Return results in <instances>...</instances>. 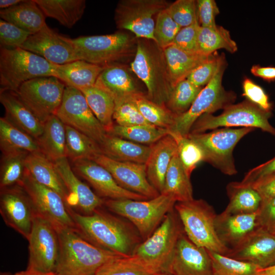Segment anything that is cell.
Returning <instances> with one entry per match:
<instances>
[{"label": "cell", "instance_id": "1", "mask_svg": "<svg viewBox=\"0 0 275 275\" xmlns=\"http://www.w3.org/2000/svg\"><path fill=\"white\" fill-rule=\"evenodd\" d=\"M79 234L103 249L122 255L132 256L143 241L135 227L120 216L102 210L85 215L69 208Z\"/></svg>", "mask_w": 275, "mask_h": 275}, {"label": "cell", "instance_id": "2", "mask_svg": "<svg viewBox=\"0 0 275 275\" xmlns=\"http://www.w3.org/2000/svg\"><path fill=\"white\" fill-rule=\"evenodd\" d=\"M57 232L59 253L54 271L59 275H94L105 263L126 257L97 246L77 231L63 229Z\"/></svg>", "mask_w": 275, "mask_h": 275}, {"label": "cell", "instance_id": "3", "mask_svg": "<svg viewBox=\"0 0 275 275\" xmlns=\"http://www.w3.org/2000/svg\"><path fill=\"white\" fill-rule=\"evenodd\" d=\"M130 69L145 85L149 99L162 105L167 102L173 87L163 49L154 41L138 38Z\"/></svg>", "mask_w": 275, "mask_h": 275}, {"label": "cell", "instance_id": "4", "mask_svg": "<svg viewBox=\"0 0 275 275\" xmlns=\"http://www.w3.org/2000/svg\"><path fill=\"white\" fill-rule=\"evenodd\" d=\"M176 211L187 237L197 246L227 255L230 249L220 240L215 222L217 214L213 208L203 199L177 202Z\"/></svg>", "mask_w": 275, "mask_h": 275}, {"label": "cell", "instance_id": "5", "mask_svg": "<svg viewBox=\"0 0 275 275\" xmlns=\"http://www.w3.org/2000/svg\"><path fill=\"white\" fill-rule=\"evenodd\" d=\"M176 201L172 197L160 194L144 200H104L108 210L126 219L136 229L143 240L150 236L166 215L174 209Z\"/></svg>", "mask_w": 275, "mask_h": 275}, {"label": "cell", "instance_id": "6", "mask_svg": "<svg viewBox=\"0 0 275 275\" xmlns=\"http://www.w3.org/2000/svg\"><path fill=\"white\" fill-rule=\"evenodd\" d=\"M56 64L20 47L0 49L1 91L16 92L31 79L54 76Z\"/></svg>", "mask_w": 275, "mask_h": 275}, {"label": "cell", "instance_id": "7", "mask_svg": "<svg viewBox=\"0 0 275 275\" xmlns=\"http://www.w3.org/2000/svg\"><path fill=\"white\" fill-rule=\"evenodd\" d=\"M183 230L175 209L170 211L152 235L143 240L132 255L158 272H168L180 233Z\"/></svg>", "mask_w": 275, "mask_h": 275}, {"label": "cell", "instance_id": "8", "mask_svg": "<svg viewBox=\"0 0 275 275\" xmlns=\"http://www.w3.org/2000/svg\"><path fill=\"white\" fill-rule=\"evenodd\" d=\"M270 113L249 100L231 104L219 115L204 114L192 126L189 133H204L222 127L259 128L275 135V128L269 123Z\"/></svg>", "mask_w": 275, "mask_h": 275}, {"label": "cell", "instance_id": "9", "mask_svg": "<svg viewBox=\"0 0 275 275\" xmlns=\"http://www.w3.org/2000/svg\"><path fill=\"white\" fill-rule=\"evenodd\" d=\"M80 60L105 66L132 54L136 43L124 32L72 39Z\"/></svg>", "mask_w": 275, "mask_h": 275}, {"label": "cell", "instance_id": "10", "mask_svg": "<svg viewBox=\"0 0 275 275\" xmlns=\"http://www.w3.org/2000/svg\"><path fill=\"white\" fill-rule=\"evenodd\" d=\"M253 128H223L209 132L189 133L187 136L196 142L204 153V161L220 171L232 176L237 173L233 156L235 147Z\"/></svg>", "mask_w": 275, "mask_h": 275}, {"label": "cell", "instance_id": "11", "mask_svg": "<svg viewBox=\"0 0 275 275\" xmlns=\"http://www.w3.org/2000/svg\"><path fill=\"white\" fill-rule=\"evenodd\" d=\"M226 67L224 62L210 81L202 90L185 113L175 115L174 124L169 130L187 136L196 120L204 114H212L232 104L235 94L225 90L222 78Z\"/></svg>", "mask_w": 275, "mask_h": 275}, {"label": "cell", "instance_id": "12", "mask_svg": "<svg viewBox=\"0 0 275 275\" xmlns=\"http://www.w3.org/2000/svg\"><path fill=\"white\" fill-rule=\"evenodd\" d=\"M18 184L28 194L36 215L49 222L57 231L71 229L78 232L70 214L69 207L58 193L37 182L26 169Z\"/></svg>", "mask_w": 275, "mask_h": 275}, {"label": "cell", "instance_id": "13", "mask_svg": "<svg viewBox=\"0 0 275 275\" xmlns=\"http://www.w3.org/2000/svg\"><path fill=\"white\" fill-rule=\"evenodd\" d=\"M66 85L54 76L35 78L22 84L16 94L35 116L44 124L56 115Z\"/></svg>", "mask_w": 275, "mask_h": 275}, {"label": "cell", "instance_id": "14", "mask_svg": "<svg viewBox=\"0 0 275 275\" xmlns=\"http://www.w3.org/2000/svg\"><path fill=\"white\" fill-rule=\"evenodd\" d=\"M169 5L164 0H121L115 10L116 27L134 34L136 38L155 41L154 16Z\"/></svg>", "mask_w": 275, "mask_h": 275}, {"label": "cell", "instance_id": "15", "mask_svg": "<svg viewBox=\"0 0 275 275\" xmlns=\"http://www.w3.org/2000/svg\"><path fill=\"white\" fill-rule=\"evenodd\" d=\"M56 115L65 125L86 134L99 145L108 134L92 112L81 91L76 88L66 86Z\"/></svg>", "mask_w": 275, "mask_h": 275}, {"label": "cell", "instance_id": "16", "mask_svg": "<svg viewBox=\"0 0 275 275\" xmlns=\"http://www.w3.org/2000/svg\"><path fill=\"white\" fill-rule=\"evenodd\" d=\"M26 269L54 271L59 253L58 234L47 221L36 215L29 238Z\"/></svg>", "mask_w": 275, "mask_h": 275}, {"label": "cell", "instance_id": "17", "mask_svg": "<svg viewBox=\"0 0 275 275\" xmlns=\"http://www.w3.org/2000/svg\"><path fill=\"white\" fill-rule=\"evenodd\" d=\"M0 213L7 225L29 239L36 213L21 186L16 184L1 189Z\"/></svg>", "mask_w": 275, "mask_h": 275}, {"label": "cell", "instance_id": "18", "mask_svg": "<svg viewBox=\"0 0 275 275\" xmlns=\"http://www.w3.org/2000/svg\"><path fill=\"white\" fill-rule=\"evenodd\" d=\"M20 48L56 65L79 60L72 39L58 34L47 24L38 32L31 34Z\"/></svg>", "mask_w": 275, "mask_h": 275}, {"label": "cell", "instance_id": "19", "mask_svg": "<svg viewBox=\"0 0 275 275\" xmlns=\"http://www.w3.org/2000/svg\"><path fill=\"white\" fill-rule=\"evenodd\" d=\"M167 272L172 275H215L208 250L194 243L184 230L178 238Z\"/></svg>", "mask_w": 275, "mask_h": 275}, {"label": "cell", "instance_id": "20", "mask_svg": "<svg viewBox=\"0 0 275 275\" xmlns=\"http://www.w3.org/2000/svg\"><path fill=\"white\" fill-rule=\"evenodd\" d=\"M105 168L122 187L152 199L160 194L150 183L145 164L120 161L100 154L93 160Z\"/></svg>", "mask_w": 275, "mask_h": 275}, {"label": "cell", "instance_id": "21", "mask_svg": "<svg viewBox=\"0 0 275 275\" xmlns=\"http://www.w3.org/2000/svg\"><path fill=\"white\" fill-rule=\"evenodd\" d=\"M72 168L75 173L92 186L101 198L111 200L149 199L120 186L109 171L94 160L81 159L74 161L72 162Z\"/></svg>", "mask_w": 275, "mask_h": 275}, {"label": "cell", "instance_id": "22", "mask_svg": "<svg viewBox=\"0 0 275 275\" xmlns=\"http://www.w3.org/2000/svg\"><path fill=\"white\" fill-rule=\"evenodd\" d=\"M265 268L275 265V235L259 227L226 255Z\"/></svg>", "mask_w": 275, "mask_h": 275}, {"label": "cell", "instance_id": "23", "mask_svg": "<svg viewBox=\"0 0 275 275\" xmlns=\"http://www.w3.org/2000/svg\"><path fill=\"white\" fill-rule=\"evenodd\" d=\"M54 163L69 194L68 207H75L81 214L89 215L104 205V200L75 175L66 157Z\"/></svg>", "mask_w": 275, "mask_h": 275}, {"label": "cell", "instance_id": "24", "mask_svg": "<svg viewBox=\"0 0 275 275\" xmlns=\"http://www.w3.org/2000/svg\"><path fill=\"white\" fill-rule=\"evenodd\" d=\"M215 226L218 237L229 249L238 245L252 232L260 227L257 212L230 214L223 211L217 214Z\"/></svg>", "mask_w": 275, "mask_h": 275}, {"label": "cell", "instance_id": "25", "mask_svg": "<svg viewBox=\"0 0 275 275\" xmlns=\"http://www.w3.org/2000/svg\"><path fill=\"white\" fill-rule=\"evenodd\" d=\"M151 146V151L145 164L147 177L150 183L161 194L171 160L178 152L177 146L173 138L168 134Z\"/></svg>", "mask_w": 275, "mask_h": 275}, {"label": "cell", "instance_id": "26", "mask_svg": "<svg viewBox=\"0 0 275 275\" xmlns=\"http://www.w3.org/2000/svg\"><path fill=\"white\" fill-rule=\"evenodd\" d=\"M0 101L5 110L4 117L13 125L36 140L41 135L44 125L20 100L15 92L0 91Z\"/></svg>", "mask_w": 275, "mask_h": 275}, {"label": "cell", "instance_id": "27", "mask_svg": "<svg viewBox=\"0 0 275 275\" xmlns=\"http://www.w3.org/2000/svg\"><path fill=\"white\" fill-rule=\"evenodd\" d=\"M25 167L37 182L58 193L68 206L69 194L54 161L39 151L28 155Z\"/></svg>", "mask_w": 275, "mask_h": 275}, {"label": "cell", "instance_id": "28", "mask_svg": "<svg viewBox=\"0 0 275 275\" xmlns=\"http://www.w3.org/2000/svg\"><path fill=\"white\" fill-rule=\"evenodd\" d=\"M95 85L110 94L115 101L140 92L128 70L117 63L104 66Z\"/></svg>", "mask_w": 275, "mask_h": 275}, {"label": "cell", "instance_id": "29", "mask_svg": "<svg viewBox=\"0 0 275 275\" xmlns=\"http://www.w3.org/2000/svg\"><path fill=\"white\" fill-rule=\"evenodd\" d=\"M1 19L23 30L35 34L46 24V16L35 0H23L11 7L1 9Z\"/></svg>", "mask_w": 275, "mask_h": 275}, {"label": "cell", "instance_id": "30", "mask_svg": "<svg viewBox=\"0 0 275 275\" xmlns=\"http://www.w3.org/2000/svg\"><path fill=\"white\" fill-rule=\"evenodd\" d=\"M104 67L84 60H76L63 65H56L54 77L66 86L80 90L95 85Z\"/></svg>", "mask_w": 275, "mask_h": 275}, {"label": "cell", "instance_id": "31", "mask_svg": "<svg viewBox=\"0 0 275 275\" xmlns=\"http://www.w3.org/2000/svg\"><path fill=\"white\" fill-rule=\"evenodd\" d=\"M102 154L120 161L146 164L151 146L136 143L107 134L100 145Z\"/></svg>", "mask_w": 275, "mask_h": 275}, {"label": "cell", "instance_id": "32", "mask_svg": "<svg viewBox=\"0 0 275 275\" xmlns=\"http://www.w3.org/2000/svg\"><path fill=\"white\" fill-rule=\"evenodd\" d=\"M163 51L173 88L180 81L186 79L190 73L209 56L188 53L174 44L166 47Z\"/></svg>", "mask_w": 275, "mask_h": 275}, {"label": "cell", "instance_id": "33", "mask_svg": "<svg viewBox=\"0 0 275 275\" xmlns=\"http://www.w3.org/2000/svg\"><path fill=\"white\" fill-rule=\"evenodd\" d=\"M43 125V132L37 140L40 152L54 162L66 157L65 124L53 115Z\"/></svg>", "mask_w": 275, "mask_h": 275}, {"label": "cell", "instance_id": "34", "mask_svg": "<svg viewBox=\"0 0 275 275\" xmlns=\"http://www.w3.org/2000/svg\"><path fill=\"white\" fill-rule=\"evenodd\" d=\"M229 202L224 212L230 214H250L258 211L262 198L251 185L231 182L226 187Z\"/></svg>", "mask_w": 275, "mask_h": 275}, {"label": "cell", "instance_id": "35", "mask_svg": "<svg viewBox=\"0 0 275 275\" xmlns=\"http://www.w3.org/2000/svg\"><path fill=\"white\" fill-rule=\"evenodd\" d=\"M46 17L57 20L65 27L72 28L82 17L85 0H35Z\"/></svg>", "mask_w": 275, "mask_h": 275}, {"label": "cell", "instance_id": "36", "mask_svg": "<svg viewBox=\"0 0 275 275\" xmlns=\"http://www.w3.org/2000/svg\"><path fill=\"white\" fill-rule=\"evenodd\" d=\"M161 194L172 197L176 203L194 199L190 177L186 174L178 152L171 160L166 176L164 188Z\"/></svg>", "mask_w": 275, "mask_h": 275}, {"label": "cell", "instance_id": "37", "mask_svg": "<svg viewBox=\"0 0 275 275\" xmlns=\"http://www.w3.org/2000/svg\"><path fill=\"white\" fill-rule=\"evenodd\" d=\"M0 148L2 154L40 151L35 139L13 125L5 117L0 118Z\"/></svg>", "mask_w": 275, "mask_h": 275}, {"label": "cell", "instance_id": "38", "mask_svg": "<svg viewBox=\"0 0 275 275\" xmlns=\"http://www.w3.org/2000/svg\"><path fill=\"white\" fill-rule=\"evenodd\" d=\"M80 91L92 112L108 133L114 125L115 99L107 92L96 85Z\"/></svg>", "mask_w": 275, "mask_h": 275}, {"label": "cell", "instance_id": "39", "mask_svg": "<svg viewBox=\"0 0 275 275\" xmlns=\"http://www.w3.org/2000/svg\"><path fill=\"white\" fill-rule=\"evenodd\" d=\"M219 49H225L230 53L237 51L236 43L229 31L221 26L210 28L200 25L198 36V53L208 56Z\"/></svg>", "mask_w": 275, "mask_h": 275}, {"label": "cell", "instance_id": "40", "mask_svg": "<svg viewBox=\"0 0 275 275\" xmlns=\"http://www.w3.org/2000/svg\"><path fill=\"white\" fill-rule=\"evenodd\" d=\"M66 130V156L72 162L93 159L102 154L100 145L93 140L68 125Z\"/></svg>", "mask_w": 275, "mask_h": 275}, {"label": "cell", "instance_id": "41", "mask_svg": "<svg viewBox=\"0 0 275 275\" xmlns=\"http://www.w3.org/2000/svg\"><path fill=\"white\" fill-rule=\"evenodd\" d=\"M143 117L152 125L170 129L175 115L164 105L147 98L141 92L131 96Z\"/></svg>", "mask_w": 275, "mask_h": 275}, {"label": "cell", "instance_id": "42", "mask_svg": "<svg viewBox=\"0 0 275 275\" xmlns=\"http://www.w3.org/2000/svg\"><path fill=\"white\" fill-rule=\"evenodd\" d=\"M159 273L132 255L112 260L101 266L94 275H155Z\"/></svg>", "mask_w": 275, "mask_h": 275}, {"label": "cell", "instance_id": "43", "mask_svg": "<svg viewBox=\"0 0 275 275\" xmlns=\"http://www.w3.org/2000/svg\"><path fill=\"white\" fill-rule=\"evenodd\" d=\"M168 133L169 129L152 125L122 126L114 124L108 134L136 143L151 145Z\"/></svg>", "mask_w": 275, "mask_h": 275}, {"label": "cell", "instance_id": "44", "mask_svg": "<svg viewBox=\"0 0 275 275\" xmlns=\"http://www.w3.org/2000/svg\"><path fill=\"white\" fill-rule=\"evenodd\" d=\"M29 153L18 152L2 154L0 168V188L18 184L25 171V161Z\"/></svg>", "mask_w": 275, "mask_h": 275}, {"label": "cell", "instance_id": "45", "mask_svg": "<svg viewBox=\"0 0 275 275\" xmlns=\"http://www.w3.org/2000/svg\"><path fill=\"white\" fill-rule=\"evenodd\" d=\"M169 134L175 140L179 158L187 175L190 177L191 173L202 161H204L205 155L201 147L194 140L187 136L169 130Z\"/></svg>", "mask_w": 275, "mask_h": 275}, {"label": "cell", "instance_id": "46", "mask_svg": "<svg viewBox=\"0 0 275 275\" xmlns=\"http://www.w3.org/2000/svg\"><path fill=\"white\" fill-rule=\"evenodd\" d=\"M202 88L185 79L173 88L167 102L168 108L175 115L186 112L202 90Z\"/></svg>", "mask_w": 275, "mask_h": 275}, {"label": "cell", "instance_id": "47", "mask_svg": "<svg viewBox=\"0 0 275 275\" xmlns=\"http://www.w3.org/2000/svg\"><path fill=\"white\" fill-rule=\"evenodd\" d=\"M215 275H258V266L208 251Z\"/></svg>", "mask_w": 275, "mask_h": 275}, {"label": "cell", "instance_id": "48", "mask_svg": "<svg viewBox=\"0 0 275 275\" xmlns=\"http://www.w3.org/2000/svg\"><path fill=\"white\" fill-rule=\"evenodd\" d=\"M113 120L122 126L152 125L143 117L131 96L115 101Z\"/></svg>", "mask_w": 275, "mask_h": 275}, {"label": "cell", "instance_id": "49", "mask_svg": "<svg viewBox=\"0 0 275 275\" xmlns=\"http://www.w3.org/2000/svg\"><path fill=\"white\" fill-rule=\"evenodd\" d=\"M181 28L172 19L167 9L156 16L154 35L157 45L162 49L173 44Z\"/></svg>", "mask_w": 275, "mask_h": 275}, {"label": "cell", "instance_id": "50", "mask_svg": "<svg viewBox=\"0 0 275 275\" xmlns=\"http://www.w3.org/2000/svg\"><path fill=\"white\" fill-rule=\"evenodd\" d=\"M224 62L223 55L212 54L198 65L186 79L196 86L202 88L210 81Z\"/></svg>", "mask_w": 275, "mask_h": 275}, {"label": "cell", "instance_id": "51", "mask_svg": "<svg viewBox=\"0 0 275 275\" xmlns=\"http://www.w3.org/2000/svg\"><path fill=\"white\" fill-rule=\"evenodd\" d=\"M167 10L181 28L189 26L198 20L197 1L177 0L169 5Z\"/></svg>", "mask_w": 275, "mask_h": 275}, {"label": "cell", "instance_id": "52", "mask_svg": "<svg viewBox=\"0 0 275 275\" xmlns=\"http://www.w3.org/2000/svg\"><path fill=\"white\" fill-rule=\"evenodd\" d=\"M31 35L15 25L0 19L1 47H21Z\"/></svg>", "mask_w": 275, "mask_h": 275}, {"label": "cell", "instance_id": "53", "mask_svg": "<svg viewBox=\"0 0 275 275\" xmlns=\"http://www.w3.org/2000/svg\"><path fill=\"white\" fill-rule=\"evenodd\" d=\"M200 25L198 20L182 28L177 34L173 44L181 50L190 53L198 52V36Z\"/></svg>", "mask_w": 275, "mask_h": 275}, {"label": "cell", "instance_id": "54", "mask_svg": "<svg viewBox=\"0 0 275 275\" xmlns=\"http://www.w3.org/2000/svg\"><path fill=\"white\" fill-rule=\"evenodd\" d=\"M242 87V96L263 111L270 113L271 104L269 101L268 97L261 87L249 78L244 80Z\"/></svg>", "mask_w": 275, "mask_h": 275}, {"label": "cell", "instance_id": "55", "mask_svg": "<svg viewBox=\"0 0 275 275\" xmlns=\"http://www.w3.org/2000/svg\"><path fill=\"white\" fill-rule=\"evenodd\" d=\"M197 7L198 21L201 26L215 28L217 26L215 17L219 13L216 2L213 0H198Z\"/></svg>", "mask_w": 275, "mask_h": 275}, {"label": "cell", "instance_id": "56", "mask_svg": "<svg viewBox=\"0 0 275 275\" xmlns=\"http://www.w3.org/2000/svg\"><path fill=\"white\" fill-rule=\"evenodd\" d=\"M257 212L260 227L275 235V197L262 200Z\"/></svg>", "mask_w": 275, "mask_h": 275}, {"label": "cell", "instance_id": "57", "mask_svg": "<svg viewBox=\"0 0 275 275\" xmlns=\"http://www.w3.org/2000/svg\"><path fill=\"white\" fill-rule=\"evenodd\" d=\"M249 185L258 192L262 200L275 197V173L261 177Z\"/></svg>", "mask_w": 275, "mask_h": 275}, {"label": "cell", "instance_id": "58", "mask_svg": "<svg viewBox=\"0 0 275 275\" xmlns=\"http://www.w3.org/2000/svg\"><path fill=\"white\" fill-rule=\"evenodd\" d=\"M273 173H275V157L250 170L246 173L241 182L250 184L261 177Z\"/></svg>", "mask_w": 275, "mask_h": 275}, {"label": "cell", "instance_id": "59", "mask_svg": "<svg viewBox=\"0 0 275 275\" xmlns=\"http://www.w3.org/2000/svg\"><path fill=\"white\" fill-rule=\"evenodd\" d=\"M251 73L255 76L261 77L266 80H275V67L253 66L251 69Z\"/></svg>", "mask_w": 275, "mask_h": 275}, {"label": "cell", "instance_id": "60", "mask_svg": "<svg viewBox=\"0 0 275 275\" xmlns=\"http://www.w3.org/2000/svg\"><path fill=\"white\" fill-rule=\"evenodd\" d=\"M7 275H59L56 271L43 272L38 270L26 269L25 270L17 272L13 274L7 273Z\"/></svg>", "mask_w": 275, "mask_h": 275}, {"label": "cell", "instance_id": "61", "mask_svg": "<svg viewBox=\"0 0 275 275\" xmlns=\"http://www.w3.org/2000/svg\"><path fill=\"white\" fill-rule=\"evenodd\" d=\"M22 1L23 0H1L0 8L1 9H7L21 3Z\"/></svg>", "mask_w": 275, "mask_h": 275}, {"label": "cell", "instance_id": "62", "mask_svg": "<svg viewBox=\"0 0 275 275\" xmlns=\"http://www.w3.org/2000/svg\"><path fill=\"white\" fill-rule=\"evenodd\" d=\"M258 275H275V265L265 268H259Z\"/></svg>", "mask_w": 275, "mask_h": 275}, {"label": "cell", "instance_id": "63", "mask_svg": "<svg viewBox=\"0 0 275 275\" xmlns=\"http://www.w3.org/2000/svg\"><path fill=\"white\" fill-rule=\"evenodd\" d=\"M155 275H172V274L169 272H163L157 273Z\"/></svg>", "mask_w": 275, "mask_h": 275}, {"label": "cell", "instance_id": "64", "mask_svg": "<svg viewBox=\"0 0 275 275\" xmlns=\"http://www.w3.org/2000/svg\"><path fill=\"white\" fill-rule=\"evenodd\" d=\"M1 275H7V273H1Z\"/></svg>", "mask_w": 275, "mask_h": 275}]
</instances>
